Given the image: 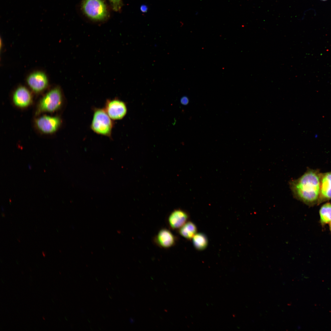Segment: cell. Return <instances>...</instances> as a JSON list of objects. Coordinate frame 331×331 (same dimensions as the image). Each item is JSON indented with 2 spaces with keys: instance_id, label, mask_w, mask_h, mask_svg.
<instances>
[{
  "instance_id": "cell-1",
  "label": "cell",
  "mask_w": 331,
  "mask_h": 331,
  "mask_svg": "<svg viewBox=\"0 0 331 331\" xmlns=\"http://www.w3.org/2000/svg\"><path fill=\"white\" fill-rule=\"evenodd\" d=\"M320 174L318 169H309L298 179L291 181L290 186L294 197L309 206L318 205Z\"/></svg>"
},
{
  "instance_id": "cell-2",
  "label": "cell",
  "mask_w": 331,
  "mask_h": 331,
  "mask_svg": "<svg viewBox=\"0 0 331 331\" xmlns=\"http://www.w3.org/2000/svg\"><path fill=\"white\" fill-rule=\"evenodd\" d=\"M93 110L91 129L97 134L111 137L114 126L113 120L104 108H94Z\"/></svg>"
},
{
  "instance_id": "cell-3",
  "label": "cell",
  "mask_w": 331,
  "mask_h": 331,
  "mask_svg": "<svg viewBox=\"0 0 331 331\" xmlns=\"http://www.w3.org/2000/svg\"><path fill=\"white\" fill-rule=\"evenodd\" d=\"M82 9L86 16L95 21H102L108 17L109 13L104 0H83Z\"/></svg>"
},
{
  "instance_id": "cell-4",
  "label": "cell",
  "mask_w": 331,
  "mask_h": 331,
  "mask_svg": "<svg viewBox=\"0 0 331 331\" xmlns=\"http://www.w3.org/2000/svg\"><path fill=\"white\" fill-rule=\"evenodd\" d=\"M62 101V95L60 89L56 88L52 89L40 101L39 110L41 111H54L61 106Z\"/></svg>"
},
{
  "instance_id": "cell-5",
  "label": "cell",
  "mask_w": 331,
  "mask_h": 331,
  "mask_svg": "<svg viewBox=\"0 0 331 331\" xmlns=\"http://www.w3.org/2000/svg\"><path fill=\"white\" fill-rule=\"evenodd\" d=\"M104 108L112 120L122 119L127 112V108L125 103L116 98L107 100Z\"/></svg>"
},
{
  "instance_id": "cell-6",
  "label": "cell",
  "mask_w": 331,
  "mask_h": 331,
  "mask_svg": "<svg viewBox=\"0 0 331 331\" xmlns=\"http://www.w3.org/2000/svg\"><path fill=\"white\" fill-rule=\"evenodd\" d=\"M320 193L318 205L331 200V172L320 174Z\"/></svg>"
},
{
  "instance_id": "cell-7",
  "label": "cell",
  "mask_w": 331,
  "mask_h": 331,
  "mask_svg": "<svg viewBox=\"0 0 331 331\" xmlns=\"http://www.w3.org/2000/svg\"><path fill=\"white\" fill-rule=\"evenodd\" d=\"M61 120L58 117L44 116L37 120L36 123L39 128L44 133L55 132L58 128Z\"/></svg>"
},
{
  "instance_id": "cell-8",
  "label": "cell",
  "mask_w": 331,
  "mask_h": 331,
  "mask_svg": "<svg viewBox=\"0 0 331 331\" xmlns=\"http://www.w3.org/2000/svg\"><path fill=\"white\" fill-rule=\"evenodd\" d=\"M154 241L155 243L159 247L167 249L175 244L176 238L169 230L166 228H162L158 232L154 238Z\"/></svg>"
},
{
  "instance_id": "cell-9",
  "label": "cell",
  "mask_w": 331,
  "mask_h": 331,
  "mask_svg": "<svg viewBox=\"0 0 331 331\" xmlns=\"http://www.w3.org/2000/svg\"><path fill=\"white\" fill-rule=\"evenodd\" d=\"M27 83L34 91L43 90L47 86L48 80L46 74L41 72H36L30 74L27 79Z\"/></svg>"
},
{
  "instance_id": "cell-10",
  "label": "cell",
  "mask_w": 331,
  "mask_h": 331,
  "mask_svg": "<svg viewBox=\"0 0 331 331\" xmlns=\"http://www.w3.org/2000/svg\"><path fill=\"white\" fill-rule=\"evenodd\" d=\"M189 215L185 211L177 209L172 211L168 218V223L169 227L173 230L179 229L185 223Z\"/></svg>"
},
{
  "instance_id": "cell-11",
  "label": "cell",
  "mask_w": 331,
  "mask_h": 331,
  "mask_svg": "<svg viewBox=\"0 0 331 331\" xmlns=\"http://www.w3.org/2000/svg\"><path fill=\"white\" fill-rule=\"evenodd\" d=\"M13 101L17 106L24 107L28 105L31 101V96L29 91L25 87H20L15 91Z\"/></svg>"
},
{
  "instance_id": "cell-12",
  "label": "cell",
  "mask_w": 331,
  "mask_h": 331,
  "mask_svg": "<svg viewBox=\"0 0 331 331\" xmlns=\"http://www.w3.org/2000/svg\"><path fill=\"white\" fill-rule=\"evenodd\" d=\"M197 228L194 223L191 221L187 222L179 229V233L185 238L191 240L197 233Z\"/></svg>"
},
{
  "instance_id": "cell-13",
  "label": "cell",
  "mask_w": 331,
  "mask_h": 331,
  "mask_svg": "<svg viewBox=\"0 0 331 331\" xmlns=\"http://www.w3.org/2000/svg\"><path fill=\"white\" fill-rule=\"evenodd\" d=\"M320 222L322 225L331 223V204L327 202L323 204L319 211Z\"/></svg>"
},
{
  "instance_id": "cell-14",
  "label": "cell",
  "mask_w": 331,
  "mask_h": 331,
  "mask_svg": "<svg viewBox=\"0 0 331 331\" xmlns=\"http://www.w3.org/2000/svg\"><path fill=\"white\" fill-rule=\"evenodd\" d=\"M192 239L194 247L198 250H204L208 245L207 238L203 233H196Z\"/></svg>"
},
{
  "instance_id": "cell-15",
  "label": "cell",
  "mask_w": 331,
  "mask_h": 331,
  "mask_svg": "<svg viewBox=\"0 0 331 331\" xmlns=\"http://www.w3.org/2000/svg\"><path fill=\"white\" fill-rule=\"evenodd\" d=\"M113 10L116 11H120L122 7V0H109Z\"/></svg>"
},
{
  "instance_id": "cell-16",
  "label": "cell",
  "mask_w": 331,
  "mask_h": 331,
  "mask_svg": "<svg viewBox=\"0 0 331 331\" xmlns=\"http://www.w3.org/2000/svg\"><path fill=\"white\" fill-rule=\"evenodd\" d=\"M181 103L183 105H186L188 104L189 100L187 97L184 96L181 98Z\"/></svg>"
},
{
  "instance_id": "cell-17",
  "label": "cell",
  "mask_w": 331,
  "mask_h": 331,
  "mask_svg": "<svg viewBox=\"0 0 331 331\" xmlns=\"http://www.w3.org/2000/svg\"><path fill=\"white\" fill-rule=\"evenodd\" d=\"M140 10L142 12L145 13L147 11V6L145 5H143L140 7Z\"/></svg>"
},
{
  "instance_id": "cell-18",
  "label": "cell",
  "mask_w": 331,
  "mask_h": 331,
  "mask_svg": "<svg viewBox=\"0 0 331 331\" xmlns=\"http://www.w3.org/2000/svg\"><path fill=\"white\" fill-rule=\"evenodd\" d=\"M329 224V229H330V231L331 232V223H330Z\"/></svg>"
},
{
  "instance_id": "cell-19",
  "label": "cell",
  "mask_w": 331,
  "mask_h": 331,
  "mask_svg": "<svg viewBox=\"0 0 331 331\" xmlns=\"http://www.w3.org/2000/svg\"><path fill=\"white\" fill-rule=\"evenodd\" d=\"M43 255L44 256V257H45V254H44V253L43 252Z\"/></svg>"
},
{
  "instance_id": "cell-20",
  "label": "cell",
  "mask_w": 331,
  "mask_h": 331,
  "mask_svg": "<svg viewBox=\"0 0 331 331\" xmlns=\"http://www.w3.org/2000/svg\"><path fill=\"white\" fill-rule=\"evenodd\" d=\"M321 0L323 1H326L327 0Z\"/></svg>"
}]
</instances>
